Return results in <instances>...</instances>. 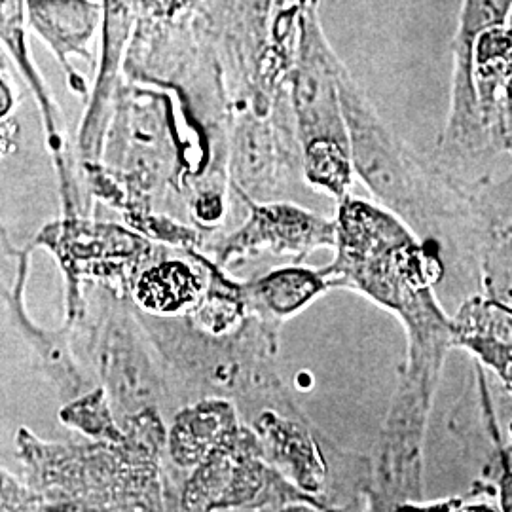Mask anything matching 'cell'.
Masks as SVG:
<instances>
[{
	"mask_svg": "<svg viewBox=\"0 0 512 512\" xmlns=\"http://www.w3.org/2000/svg\"><path fill=\"white\" fill-rule=\"evenodd\" d=\"M338 205L336 256L321 272L330 289H351L395 313L406 330V365L397 393L433 406L452 319L435 294L439 253L385 207L346 196Z\"/></svg>",
	"mask_w": 512,
	"mask_h": 512,
	"instance_id": "1",
	"label": "cell"
},
{
	"mask_svg": "<svg viewBox=\"0 0 512 512\" xmlns=\"http://www.w3.org/2000/svg\"><path fill=\"white\" fill-rule=\"evenodd\" d=\"M164 420L147 408L122 423L120 442H46L19 429V459L37 511H165Z\"/></svg>",
	"mask_w": 512,
	"mask_h": 512,
	"instance_id": "2",
	"label": "cell"
},
{
	"mask_svg": "<svg viewBox=\"0 0 512 512\" xmlns=\"http://www.w3.org/2000/svg\"><path fill=\"white\" fill-rule=\"evenodd\" d=\"M139 317L175 382L181 406L209 397L228 399L245 423L264 410L302 414L277 366L281 327L255 313L228 332H207L186 315L139 310Z\"/></svg>",
	"mask_w": 512,
	"mask_h": 512,
	"instance_id": "3",
	"label": "cell"
},
{
	"mask_svg": "<svg viewBox=\"0 0 512 512\" xmlns=\"http://www.w3.org/2000/svg\"><path fill=\"white\" fill-rule=\"evenodd\" d=\"M512 0H461L452 38V99L444 158L486 147L512 154Z\"/></svg>",
	"mask_w": 512,
	"mask_h": 512,
	"instance_id": "4",
	"label": "cell"
},
{
	"mask_svg": "<svg viewBox=\"0 0 512 512\" xmlns=\"http://www.w3.org/2000/svg\"><path fill=\"white\" fill-rule=\"evenodd\" d=\"M355 175L387 211L425 243L439 247L440 220L463 213L465 183L439 165L425 164L378 114L365 90L342 63L338 71Z\"/></svg>",
	"mask_w": 512,
	"mask_h": 512,
	"instance_id": "5",
	"label": "cell"
},
{
	"mask_svg": "<svg viewBox=\"0 0 512 512\" xmlns=\"http://www.w3.org/2000/svg\"><path fill=\"white\" fill-rule=\"evenodd\" d=\"M342 63L323 29L319 0H310L298 18L287 90L302 147L304 179L338 202L348 196L355 175L338 84Z\"/></svg>",
	"mask_w": 512,
	"mask_h": 512,
	"instance_id": "6",
	"label": "cell"
},
{
	"mask_svg": "<svg viewBox=\"0 0 512 512\" xmlns=\"http://www.w3.org/2000/svg\"><path fill=\"white\" fill-rule=\"evenodd\" d=\"M84 311L71 330H86L95 376L105 387L120 423L158 408L167 416L183 408L160 351L150 340L139 310L128 294L90 283ZM67 327V325H65Z\"/></svg>",
	"mask_w": 512,
	"mask_h": 512,
	"instance_id": "7",
	"label": "cell"
},
{
	"mask_svg": "<svg viewBox=\"0 0 512 512\" xmlns=\"http://www.w3.org/2000/svg\"><path fill=\"white\" fill-rule=\"evenodd\" d=\"M183 511H321L266 458L249 423L220 440L192 469L181 490Z\"/></svg>",
	"mask_w": 512,
	"mask_h": 512,
	"instance_id": "8",
	"label": "cell"
},
{
	"mask_svg": "<svg viewBox=\"0 0 512 512\" xmlns=\"http://www.w3.org/2000/svg\"><path fill=\"white\" fill-rule=\"evenodd\" d=\"M33 245L52 251L65 275L67 327H74L84 311L86 283L131 296L137 275L156 253V245L141 232L90 217L55 220L42 228Z\"/></svg>",
	"mask_w": 512,
	"mask_h": 512,
	"instance_id": "9",
	"label": "cell"
},
{
	"mask_svg": "<svg viewBox=\"0 0 512 512\" xmlns=\"http://www.w3.org/2000/svg\"><path fill=\"white\" fill-rule=\"evenodd\" d=\"M228 175L239 198L253 202H277L298 186L304 165L289 90L270 112L232 109Z\"/></svg>",
	"mask_w": 512,
	"mask_h": 512,
	"instance_id": "10",
	"label": "cell"
},
{
	"mask_svg": "<svg viewBox=\"0 0 512 512\" xmlns=\"http://www.w3.org/2000/svg\"><path fill=\"white\" fill-rule=\"evenodd\" d=\"M241 200L249 207V217L236 232L211 247L213 260L224 270L262 251L300 264L315 249L336 247V220L325 219L296 203Z\"/></svg>",
	"mask_w": 512,
	"mask_h": 512,
	"instance_id": "11",
	"label": "cell"
},
{
	"mask_svg": "<svg viewBox=\"0 0 512 512\" xmlns=\"http://www.w3.org/2000/svg\"><path fill=\"white\" fill-rule=\"evenodd\" d=\"M103 8L105 14L99 31V65L76 137L82 177L86 169L101 164L116 97L126 80L129 48L141 14L139 0H103Z\"/></svg>",
	"mask_w": 512,
	"mask_h": 512,
	"instance_id": "12",
	"label": "cell"
},
{
	"mask_svg": "<svg viewBox=\"0 0 512 512\" xmlns=\"http://www.w3.org/2000/svg\"><path fill=\"white\" fill-rule=\"evenodd\" d=\"M27 249H10L18 258V275L10 291H4L2 298L12 325L16 327L21 338L27 342L37 359L38 370L55 385L59 395L69 403L76 397L88 393L93 387L92 378L78 365L73 349V330L63 325L61 330L42 329L33 323L25 306V285L31 268V251Z\"/></svg>",
	"mask_w": 512,
	"mask_h": 512,
	"instance_id": "13",
	"label": "cell"
},
{
	"mask_svg": "<svg viewBox=\"0 0 512 512\" xmlns=\"http://www.w3.org/2000/svg\"><path fill=\"white\" fill-rule=\"evenodd\" d=\"M103 0H25V23L55 55L74 92L88 95L73 59L93 63L90 44L103 25Z\"/></svg>",
	"mask_w": 512,
	"mask_h": 512,
	"instance_id": "14",
	"label": "cell"
},
{
	"mask_svg": "<svg viewBox=\"0 0 512 512\" xmlns=\"http://www.w3.org/2000/svg\"><path fill=\"white\" fill-rule=\"evenodd\" d=\"M467 211L488 296L512 304V177L467 184Z\"/></svg>",
	"mask_w": 512,
	"mask_h": 512,
	"instance_id": "15",
	"label": "cell"
},
{
	"mask_svg": "<svg viewBox=\"0 0 512 512\" xmlns=\"http://www.w3.org/2000/svg\"><path fill=\"white\" fill-rule=\"evenodd\" d=\"M171 249L160 245L131 289L135 306L150 315H190L202 302L207 287L205 256L196 247L181 249L179 255Z\"/></svg>",
	"mask_w": 512,
	"mask_h": 512,
	"instance_id": "16",
	"label": "cell"
},
{
	"mask_svg": "<svg viewBox=\"0 0 512 512\" xmlns=\"http://www.w3.org/2000/svg\"><path fill=\"white\" fill-rule=\"evenodd\" d=\"M452 346L473 353L512 393V304L473 296L452 319Z\"/></svg>",
	"mask_w": 512,
	"mask_h": 512,
	"instance_id": "17",
	"label": "cell"
},
{
	"mask_svg": "<svg viewBox=\"0 0 512 512\" xmlns=\"http://www.w3.org/2000/svg\"><path fill=\"white\" fill-rule=\"evenodd\" d=\"M241 423L238 406L219 397L184 404L167 429V458L179 471H192Z\"/></svg>",
	"mask_w": 512,
	"mask_h": 512,
	"instance_id": "18",
	"label": "cell"
},
{
	"mask_svg": "<svg viewBox=\"0 0 512 512\" xmlns=\"http://www.w3.org/2000/svg\"><path fill=\"white\" fill-rule=\"evenodd\" d=\"M243 291L251 313L281 327L330 291V283L321 270L289 266L243 283Z\"/></svg>",
	"mask_w": 512,
	"mask_h": 512,
	"instance_id": "19",
	"label": "cell"
},
{
	"mask_svg": "<svg viewBox=\"0 0 512 512\" xmlns=\"http://www.w3.org/2000/svg\"><path fill=\"white\" fill-rule=\"evenodd\" d=\"M63 425L84 433L88 439L120 442L126 429L116 418L105 387L97 385L59 410Z\"/></svg>",
	"mask_w": 512,
	"mask_h": 512,
	"instance_id": "20",
	"label": "cell"
},
{
	"mask_svg": "<svg viewBox=\"0 0 512 512\" xmlns=\"http://www.w3.org/2000/svg\"><path fill=\"white\" fill-rule=\"evenodd\" d=\"M124 219L128 222L129 228L141 232L150 241H156L160 245H169L175 249H192L200 243V234L175 217L154 215V211H148L126 213Z\"/></svg>",
	"mask_w": 512,
	"mask_h": 512,
	"instance_id": "21",
	"label": "cell"
},
{
	"mask_svg": "<svg viewBox=\"0 0 512 512\" xmlns=\"http://www.w3.org/2000/svg\"><path fill=\"white\" fill-rule=\"evenodd\" d=\"M478 378H480V391H482V403L486 408V418L490 423V433H492V439L497 442V452H499V459H501V478L497 482V494H499V505H501V511L512 512V467L509 465V458H507V452L503 450L501 446V439L497 435V427H495L494 414H492V406H490V395H488V389H482L486 387L484 382V376L482 372L478 370Z\"/></svg>",
	"mask_w": 512,
	"mask_h": 512,
	"instance_id": "22",
	"label": "cell"
},
{
	"mask_svg": "<svg viewBox=\"0 0 512 512\" xmlns=\"http://www.w3.org/2000/svg\"><path fill=\"white\" fill-rule=\"evenodd\" d=\"M2 511H37V501L31 488L6 471H2Z\"/></svg>",
	"mask_w": 512,
	"mask_h": 512,
	"instance_id": "23",
	"label": "cell"
},
{
	"mask_svg": "<svg viewBox=\"0 0 512 512\" xmlns=\"http://www.w3.org/2000/svg\"><path fill=\"white\" fill-rule=\"evenodd\" d=\"M310 0H277L272 35H293L298 18Z\"/></svg>",
	"mask_w": 512,
	"mask_h": 512,
	"instance_id": "24",
	"label": "cell"
},
{
	"mask_svg": "<svg viewBox=\"0 0 512 512\" xmlns=\"http://www.w3.org/2000/svg\"><path fill=\"white\" fill-rule=\"evenodd\" d=\"M188 0H139L141 14L152 16V18H165L175 12H179Z\"/></svg>",
	"mask_w": 512,
	"mask_h": 512,
	"instance_id": "25",
	"label": "cell"
}]
</instances>
